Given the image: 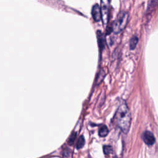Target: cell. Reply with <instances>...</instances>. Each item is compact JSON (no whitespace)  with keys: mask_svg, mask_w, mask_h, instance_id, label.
<instances>
[{"mask_svg":"<svg viewBox=\"0 0 158 158\" xmlns=\"http://www.w3.org/2000/svg\"><path fill=\"white\" fill-rule=\"evenodd\" d=\"M138 42V38L136 36H133L130 40V49L131 50H135Z\"/></svg>","mask_w":158,"mask_h":158,"instance_id":"cell-8","label":"cell"},{"mask_svg":"<svg viewBox=\"0 0 158 158\" xmlns=\"http://www.w3.org/2000/svg\"><path fill=\"white\" fill-rule=\"evenodd\" d=\"M109 133V130L108 127L106 125H103L101 126L100 129H99L98 134L101 137H105L108 135Z\"/></svg>","mask_w":158,"mask_h":158,"instance_id":"cell-7","label":"cell"},{"mask_svg":"<svg viewBox=\"0 0 158 158\" xmlns=\"http://www.w3.org/2000/svg\"><path fill=\"white\" fill-rule=\"evenodd\" d=\"M143 140L148 146L153 145L155 142V138L153 133L149 131H146L143 134Z\"/></svg>","mask_w":158,"mask_h":158,"instance_id":"cell-5","label":"cell"},{"mask_svg":"<svg viewBox=\"0 0 158 158\" xmlns=\"http://www.w3.org/2000/svg\"><path fill=\"white\" fill-rule=\"evenodd\" d=\"M117 126L125 133H127L131 125V114L127 105L124 102L118 107L115 114Z\"/></svg>","mask_w":158,"mask_h":158,"instance_id":"cell-1","label":"cell"},{"mask_svg":"<svg viewBox=\"0 0 158 158\" xmlns=\"http://www.w3.org/2000/svg\"><path fill=\"white\" fill-rule=\"evenodd\" d=\"M111 1V0H109V2H110Z\"/></svg>","mask_w":158,"mask_h":158,"instance_id":"cell-13","label":"cell"},{"mask_svg":"<svg viewBox=\"0 0 158 158\" xmlns=\"http://www.w3.org/2000/svg\"><path fill=\"white\" fill-rule=\"evenodd\" d=\"M109 0H101V19L103 23L106 24L108 19L109 14Z\"/></svg>","mask_w":158,"mask_h":158,"instance_id":"cell-3","label":"cell"},{"mask_svg":"<svg viewBox=\"0 0 158 158\" xmlns=\"http://www.w3.org/2000/svg\"><path fill=\"white\" fill-rule=\"evenodd\" d=\"M97 38H98L99 48H100V50H102L105 46V38L101 32L100 31L97 32Z\"/></svg>","mask_w":158,"mask_h":158,"instance_id":"cell-6","label":"cell"},{"mask_svg":"<svg viewBox=\"0 0 158 158\" xmlns=\"http://www.w3.org/2000/svg\"><path fill=\"white\" fill-rule=\"evenodd\" d=\"M158 6V0H149L148 3V10H152Z\"/></svg>","mask_w":158,"mask_h":158,"instance_id":"cell-10","label":"cell"},{"mask_svg":"<svg viewBox=\"0 0 158 158\" xmlns=\"http://www.w3.org/2000/svg\"><path fill=\"white\" fill-rule=\"evenodd\" d=\"M103 151L106 155H109L112 152V148L110 146H105L103 147Z\"/></svg>","mask_w":158,"mask_h":158,"instance_id":"cell-12","label":"cell"},{"mask_svg":"<svg viewBox=\"0 0 158 158\" xmlns=\"http://www.w3.org/2000/svg\"><path fill=\"white\" fill-rule=\"evenodd\" d=\"M91 15L95 22H99L101 19V8L98 4L94 5L91 9Z\"/></svg>","mask_w":158,"mask_h":158,"instance_id":"cell-4","label":"cell"},{"mask_svg":"<svg viewBox=\"0 0 158 158\" xmlns=\"http://www.w3.org/2000/svg\"><path fill=\"white\" fill-rule=\"evenodd\" d=\"M129 18V14L127 11H121L118 14L114 21L112 30L115 34H119L126 27Z\"/></svg>","mask_w":158,"mask_h":158,"instance_id":"cell-2","label":"cell"},{"mask_svg":"<svg viewBox=\"0 0 158 158\" xmlns=\"http://www.w3.org/2000/svg\"><path fill=\"white\" fill-rule=\"evenodd\" d=\"M76 136H77V133L73 132L71 134L69 138V141H68V143H69V145H71L74 144V142H75V140L76 139Z\"/></svg>","mask_w":158,"mask_h":158,"instance_id":"cell-11","label":"cell"},{"mask_svg":"<svg viewBox=\"0 0 158 158\" xmlns=\"http://www.w3.org/2000/svg\"><path fill=\"white\" fill-rule=\"evenodd\" d=\"M85 138L83 136H81L80 137H79L78 140L77 142V145H76V148L77 149H81L82 148L84 145H85Z\"/></svg>","mask_w":158,"mask_h":158,"instance_id":"cell-9","label":"cell"}]
</instances>
